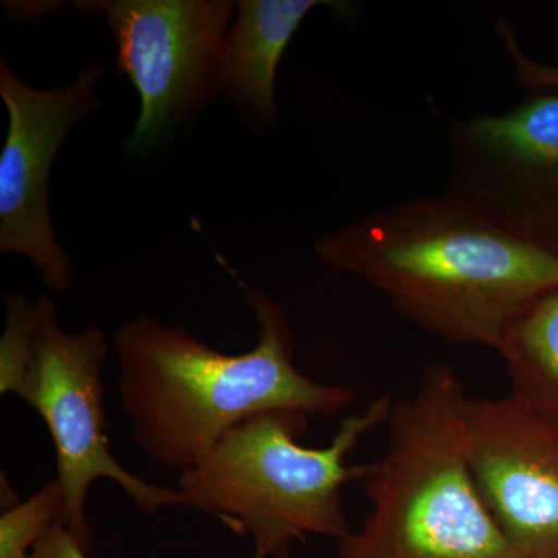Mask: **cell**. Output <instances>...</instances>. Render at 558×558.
<instances>
[{"mask_svg": "<svg viewBox=\"0 0 558 558\" xmlns=\"http://www.w3.org/2000/svg\"><path fill=\"white\" fill-rule=\"evenodd\" d=\"M315 255L379 290L418 329L462 347L497 351L513 319L558 288V256L447 193L374 209L319 238Z\"/></svg>", "mask_w": 558, "mask_h": 558, "instance_id": "obj_1", "label": "cell"}, {"mask_svg": "<svg viewBox=\"0 0 558 558\" xmlns=\"http://www.w3.org/2000/svg\"><path fill=\"white\" fill-rule=\"evenodd\" d=\"M258 323L256 347L223 354L183 326L135 317L116 329L117 389L132 438L153 461L193 469L220 438L253 414L300 411L333 417L357 402V389L322 384L295 365V344L281 304L247 292Z\"/></svg>", "mask_w": 558, "mask_h": 558, "instance_id": "obj_2", "label": "cell"}, {"mask_svg": "<svg viewBox=\"0 0 558 558\" xmlns=\"http://www.w3.org/2000/svg\"><path fill=\"white\" fill-rule=\"evenodd\" d=\"M468 399L457 369L435 363L392 403L387 449L360 481L369 512L339 558H520L473 478Z\"/></svg>", "mask_w": 558, "mask_h": 558, "instance_id": "obj_3", "label": "cell"}, {"mask_svg": "<svg viewBox=\"0 0 558 558\" xmlns=\"http://www.w3.org/2000/svg\"><path fill=\"white\" fill-rule=\"evenodd\" d=\"M392 400L381 395L341 421L329 446L310 449L300 411L253 414L230 428L199 464L179 475V490L197 510L238 535H252L263 558H289L310 535L347 538L352 529L341 490L362 481L366 465H348L363 436L387 424Z\"/></svg>", "mask_w": 558, "mask_h": 558, "instance_id": "obj_4", "label": "cell"}, {"mask_svg": "<svg viewBox=\"0 0 558 558\" xmlns=\"http://www.w3.org/2000/svg\"><path fill=\"white\" fill-rule=\"evenodd\" d=\"M7 325L0 339V392L24 400L46 422L57 450L61 520L92 553L94 535L86 498L95 481L110 480L154 515L172 506L196 509L182 490L150 484L128 472L109 447L102 368L110 347L97 326L65 332L47 293L31 300L5 295Z\"/></svg>", "mask_w": 558, "mask_h": 558, "instance_id": "obj_5", "label": "cell"}, {"mask_svg": "<svg viewBox=\"0 0 558 558\" xmlns=\"http://www.w3.org/2000/svg\"><path fill=\"white\" fill-rule=\"evenodd\" d=\"M101 13L117 40V69L140 97L128 146L153 149L220 92L223 53L238 2L101 0L76 2Z\"/></svg>", "mask_w": 558, "mask_h": 558, "instance_id": "obj_6", "label": "cell"}, {"mask_svg": "<svg viewBox=\"0 0 558 558\" xmlns=\"http://www.w3.org/2000/svg\"><path fill=\"white\" fill-rule=\"evenodd\" d=\"M447 194L558 256V90L449 124Z\"/></svg>", "mask_w": 558, "mask_h": 558, "instance_id": "obj_7", "label": "cell"}, {"mask_svg": "<svg viewBox=\"0 0 558 558\" xmlns=\"http://www.w3.org/2000/svg\"><path fill=\"white\" fill-rule=\"evenodd\" d=\"M101 78V65L92 64L70 86L40 90L0 61V98L9 112L0 153V253L27 256L60 295L72 284L73 263L51 223L50 174L73 126L100 108Z\"/></svg>", "mask_w": 558, "mask_h": 558, "instance_id": "obj_8", "label": "cell"}, {"mask_svg": "<svg viewBox=\"0 0 558 558\" xmlns=\"http://www.w3.org/2000/svg\"><path fill=\"white\" fill-rule=\"evenodd\" d=\"M470 465L520 558H558V422L515 399H468Z\"/></svg>", "mask_w": 558, "mask_h": 558, "instance_id": "obj_9", "label": "cell"}, {"mask_svg": "<svg viewBox=\"0 0 558 558\" xmlns=\"http://www.w3.org/2000/svg\"><path fill=\"white\" fill-rule=\"evenodd\" d=\"M319 0H244L238 2L227 32L222 87L263 126L278 121L275 84L284 51L301 22Z\"/></svg>", "mask_w": 558, "mask_h": 558, "instance_id": "obj_10", "label": "cell"}, {"mask_svg": "<svg viewBox=\"0 0 558 558\" xmlns=\"http://www.w3.org/2000/svg\"><path fill=\"white\" fill-rule=\"evenodd\" d=\"M497 352L505 362L510 398L558 422V288L513 319Z\"/></svg>", "mask_w": 558, "mask_h": 558, "instance_id": "obj_11", "label": "cell"}, {"mask_svg": "<svg viewBox=\"0 0 558 558\" xmlns=\"http://www.w3.org/2000/svg\"><path fill=\"white\" fill-rule=\"evenodd\" d=\"M62 492L57 480L25 501L10 505L0 517V558H31L51 524L61 519Z\"/></svg>", "mask_w": 558, "mask_h": 558, "instance_id": "obj_12", "label": "cell"}, {"mask_svg": "<svg viewBox=\"0 0 558 558\" xmlns=\"http://www.w3.org/2000/svg\"><path fill=\"white\" fill-rule=\"evenodd\" d=\"M497 33L513 62L520 86L534 90H558V65L539 64L527 58L517 43L510 22H498Z\"/></svg>", "mask_w": 558, "mask_h": 558, "instance_id": "obj_13", "label": "cell"}, {"mask_svg": "<svg viewBox=\"0 0 558 558\" xmlns=\"http://www.w3.org/2000/svg\"><path fill=\"white\" fill-rule=\"evenodd\" d=\"M78 538L69 531L64 521L58 519L49 531L36 543L31 558H89Z\"/></svg>", "mask_w": 558, "mask_h": 558, "instance_id": "obj_14", "label": "cell"}, {"mask_svg": "<svg viewBox=\"0 0 558 558\" xmlns=\"http://www.w3.org/2000/svg\"><path fill=\"white\" fill-rule=\"evenodd\" d=\"M250 558H263V557L258 556V554H256V553H255V554H253V556H252V557H250Z\"/></svg>", "mask_w": 558, "mask_h": 558, "instance_id": "obj_15", "label": "cell"}]
</instances>
